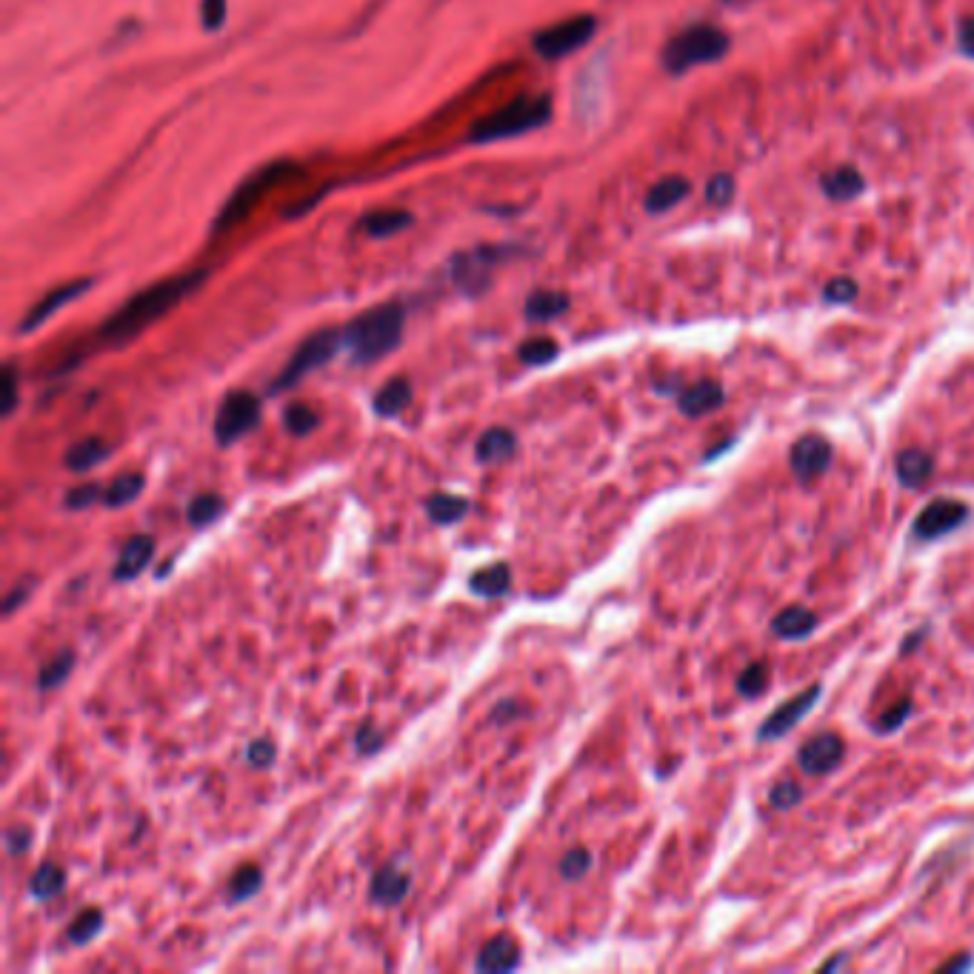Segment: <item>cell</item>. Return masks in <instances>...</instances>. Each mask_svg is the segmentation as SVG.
<instances>
[{
    "instance_id": "cell-1",
    "label": "cell",
    "mask_w": 974,
    "mask_h": 974,
    "mask_svg": "<svg viewBox=\"0 0 974 974\" xmlns=\"http://www.w3.org/2000/svg\"><path fill=\"white\" fill-rule=\"evenodd\" d=\"M200 283H203V272H192V275H178V278L160 280V283L146 286L143 292L126 300L118 312L100 326V338L112 340V343L135 338L146 326H152L155 320L169 315L180 300L198 289Z\"/></svg>"
},
{
    "instance_id": "cell-2",
    "label": "cell",
    "mask_w": 974,
    "mask_h": 974,
    "mask_svg": "<svg viewBox=\"0 0 974 974\" xmlns=\"http://www.w3.org/2000/svg\"><path fill=\"white\" fill-rule=\"evenodd\" d=\"M406 326V309L400 303H383L363 312L343 329V346L355 363H375L398 349Z\"/></svg>"
},
{
    "instance_id": "cell-3",
    "label": "cell",
    "mask_w": 974,
    "mask_h": 974,
    "mask_svg": "<svg viewBox=\"0 0 974 974\" xmlns=\"http://www.w3.org/2000/svg\"><path fill=\"white\" fill-rule=\"evenodd\" d=\"M552 118V98L549 95H535V98H517L509 106L492 112L489 118L475 123L469 140L472 143H495V140L517 138L526 132H535L546 126Z\"/></svg>"
},
{
    "instance_id": "cell-4",
    "label": "cell",
    "mask_w": 974,
    "mask_h": 974,
    "mask_svg": "<svg viewBox=\"0 0 974 974\" xmlns=\"http://www.w3.org/2000/svg\"><path fill=\"white\" fill-rule=\"evenodd\" d=\"M726 49H729V35L723 29H717L712 23H692L666 43L663 66L672 75H683L692 66H703V63L723 58Z\"/></svg>"
},
{
    "instance_id": "cell-5",
    "label": "cell",
    "mask_w": 974,
    "mask_h": 974,
    "mask_svg": "<svg viewBox=\"0 0 974 974\" xmlns=\"http://www.w3.org/2000/svg\"><path fill=\"white\" fill-rule=\"evenodd\" d=\"M343 346V332L340 329H323V332H315L312 338H306L298 346V352L292 355V360L283 366L275 383L269 386L272 395H280L286 389H292L295 383L306 378L309 372H315L320 366H326L329 360L338 355V349Z\"/></svg>"
},
{
    "instance_id": "cell-6",
    "label": "cell",
    "mask_w": 974,
    "mask_h": 974,
    "mask_svg": "<svg viewBox=\"0 0 974 974\" xmlns=\"http://www.w3.org/2000/svg\"><path fill=\"white\" fill-rule=\"evenodd\" d=\"M260 423V400L252 392H229L215 418V438L220 446H232Z\"/></svg>"
},
{
    "instance_id": "cell-7",
    "label": "cell",
    "mask_w": 974,
    "mask_h": 974,
    "mask_svg": "<svg viewBox=\"0 0 974 974\" xmlns=\"http://www.w3.org/2000/svg\"><path fill=\"white\" fill-rule=\"evenodd\" d=\"M597 20L592 15H577V18L560 20L555 26L543 29L535 35V49L540 58H566L577 52L583 43H589L592 35H595Z\"/></svg>"
},
{
    "instance_id": "cell-8",
    "label": "cell",
    "mask_w": 974,
    "mask_h": 974,
    "mask_svg": "<svg viewBox=\"0 0 974 974\" xmlns=\"http://www.w3.org/2000/svg\"><path fill=\"white\" fill-rule=\"evenodd\" d=\"M286 172V166L283 163H272V166H263V169H258L252 178H246L243 183L238 186V192L232 195V198L226 200V206L220 209V215H218V220H215V229H226V226H235L255 203L260 200V195L275 183V180L280 178Z\"/></svg>"
},
{
    "instance_id": "cell-9",
    "label": "cell",
    "mask_w": 974,
    "mask_h": 974,
    "mask_svg": "<svg viewBox=\"0 0 974 974\" xmlns=\"http://www.w3.org/2000/svg\"><path fill=\"white\" fill-rule=\"evenodd\" d=\"M846 755V743L843 737L835 732H820L812 740H806L797 752V763L803 772L809 775H826L835 766H840V760Z\"/></svg>"
},
{
    "instance_id": "cell-10",
    "label": "cell",
    "mask_w": 974,
    "mask_h": 974,
    "mask_svg": "<svg viewBox=\"0 0 974 974\" xmlns=\"http://www.w3.org/2000/svg\"><path fill=\"white\" fill-rule=\"evenodd\" d=\"M969 515V509L960 500H932L920 515L915 517L912 532L920 540H935L940 535H949L952 529H957Z\"/></svg>"
},
{
    "instance_id": "cell-11",
    "label": "cell",
    "mask_w": 974,
    "mask_h": 974,
    "mask_svg": "<svg viewBox=\"0 0 974 974\" xmlns=\"http://www.w3.org/2000/svg\"><path fill=\"white\" fill-rule=\"evenodd\" d=\"M86 289H92V280L89 278H80V280H69V283H63V286H58V289H52L46 298H40L35 306H32V312L26 315V318L20 320V326H18V332L20 335H29V332H35V329H40L43 323L49 318H55V312H60L66 303H72L75 298H80Z\"/></svg>"
},
{
    "instance_id": "cell-12",
    "label": "cell",
    "mask_w": 974,
    "mask_h": 974,
    "mask_svg": "<svg viewBox=\"0 0 974 974\" xmlns=\"http://www.w3.org/2000/svg\"><path fill=\"white\" fill-rule=\"evenodd\" d=\"M792 472H795L797 480H812L820 478L829 463H832V443L820 435H803L792 446Z\"/></svg>"
},
{
    "instance_id": "cell-13",
    "label": "cell",
    "mask_w": 974,
    "mask_h": 974,
    "mask_svg": "<svg viewBox=\"0 0 974 974\" xmlns=\"http://www.w3.org/2000/svg\"><path fill=\"white\" fill-rule=\"evenodd\" d=\"M817 695H820V686H812V689L800 692V695L792 697V700H786L780 709H775V715L766 717V723L760 726L757 737H760V740H777V737L786 735L789 729H795L797 723H800V717L806 715V712L815 706Z\"/></svg>"
},
{
    "instance_id": "cell-14",
    "label": "cell",
    "mask_w": 974,
    "mask_h": 974,
    "mask_svg": "<svg viewBox=\"0 0 974 974\" xmlns=\"http://www.w3.org/2000/svg\"><path fill=\"white\" fill-rule=\"evenodd\" d=\"M152 555H155V540L149 535H135V537H129L126 543H123V549H120V557H118V563H115V572H112V577L118 580V583H129V580H135V577L152 563Z\"/></svg>"
},
{
    "instance_id": "cell-15",
    "label": "cell",
    "mask_w": 974,
    "mask_h": 974,
    "mask_svg": "<svg viewBox=\"0 0 974 974\" xmlns=\"http://www.w3.org/2000/svg\"><path fill=\"white\" fill-rule=\"evenodd\" d=\"M720 403H723V386L715 383V380H700L695 386H686L677 395L680 412L689 415V418H703V415L715 412Z\"/></svg>"
},
{
    "instance_id": "cell-16",
    "label": "cell",
    "mask_w": 974,
    "mask_h": 974,
    "mask_svg": "<svg viewBox=\"0 0 974 974\" xmlns=\"http://www.w3.org/2000/svg\"><path fill=\"white\" fill-rule=\"evenodd\" d=\"M517 963H520V952H517L515 940L509 935H497L480 949L475 969L486 974L512 972V969H517Z\"/></svg>"
},
{
    "instance_id": "cell-17",
    "label": "cell",
    "mask_w": 974,
    "mask_h": 974,
    "mask_svg": "<svg viewBox=\"0 0 974 974\" xmlns=\"http://www.w3.org/2000/svg\"><path fill=\"white\" fill-rule=\"evenodd\" d=\"M412 880L406 872H400L398 866H383L372 877V900L383 903V906H398L403 897L409 895Z\"/></svg>"
},
{
    "instance_id": "cell-18",
    "label": "cell",
    "mask_w": 974,
    "mask_h": 974,
    "mask_svg": "<svg viewBox=\"0 0 974 974\" xmlns=\"http://www.w3.org/2000/svg\"><path fill=\"white\" fill-rule=\"evenodd\" d=\"M517 449V435L512 429H503V426H495L489 432H483L475 446V458L486 466H495V463H503L515 455Z\"/></svg>"
},
{
    "instance_id": "cell-19",
    "label": "cell",
    "mask_w": 974,
    "mask_h": 974,
    "mask_svg": "<svg viewBox=\"0 0 974 974\" xmlns=\"http://www.w3.org/2000/svg\"><path fill=\"white\" fill-rule=\"evenodd\" d=\"M895 469H897V480H900L903 486L917 489V486H923L926 480L932 478L935 460H932V455H926L923 449H906V452L897 455Z\"/></svg>"
},
{
    "instance_id": "cell-20",
    "label": "cell",
    "mask_w": 974,
    "mask_h": 974,
    "mask_svg": "<svg viewBox=\"0 0 974 974\" xmlns=\"http://www.w3.org/2000/svg\"><path fill=\"white\" fill-rule=\"evenodd\" d=\"M689 189H692V183L686 178H680V175H669V178H663V180H657L655 186L649 189V195H646V209L649 212H655V215H660V212H669L672 206H677L680 200L686 198L689 195Z\"/></svg>"
},
{
    "instance_id": "cell-21",
    "label": "cell",
    "mask_w": 974,
    "mask_h": 974,
    "mask_svg": "<svg viewBox=\"0 0 974 974\" xmlns=\"http://www.w3.org/2000/svg\"><path fill=\"white\" fill-rule=\"evenodd\" d=\"M817 629V615L809 612L806 606H789L772 620V632L777 637H789V640H803Z\"/></svg>"
},
{
    "instance_id": "cell-22",
    "label": "cell",
    "mask_w": 974,
    "mask_h": 974,
    "mask_svg": "<svg viewBox=\"0 0 974 974\" xmlns=\"http://www.w3.org/2000/svg\"><path fill=\"white\" fill-rule=\"evenodd\" d=\"M512 586V569L506 563H492L469 577V589L480 597H503Z\"/></svg>"
},
{
    "instance_id": "cell-23",
    "label": "cell",
    "mask_w": 974,
    "mask_h": 974,
    "mask_svg": "<svg viewBox=\"0 0 974 974\" xmlns=\"http://www.w3.org/2000/svg\"><path fill=\"white\" fill-rule=\"evenodd\" d=\"M820 186H823L826 198L852 200L863 192V175L857 169H852V166H837V169L826 172L820 178Z\"/></svg>"
},
{
    "instance_id": "cell-24",
    "label": "cell",
    "mask_w": 974,
    "mask_h": 974,
    "mask_svg": "<svg viewBox=\"0 0 974 974\" xmlns=\"http://www.w3.org/2000/svg\"><path fill=\"white\" fill-rule=\"evenodd\" d=\"M409 400H412V386H409V380L395 378L389 380V383L380 389L378 395H375L372 406H375V412H378L380 418H395V415H400V412L406 409Z\"/></svg>"
},
{
    "instance_id": "cell-25",
    "label": "cell",
    "mask_w": 974,
    "mask_h": 974,
    "mask_svg": "<svg viewBox=\"0 0 974 974\" xmlns=\"http://www.w3.org/2000/svg\"><path fill=\"white\" fill-rule=\"evenodd\" d=\"M143 486H146V478H143L140 472H123V475H118V478L112 480L109 489L103 492V503H106L109 509L129 506V503L138 500L140 492H143Z\"/></svg>"
},
{
    "instance_id": "cell-26",
    "label": "cell",
    "mask_w": 974,
    "mask_h": 974,
    "mask_svg": "<svg viewBox=\"0 0 974 974\" xmlns=\"http://www.w3.org/2000/svg\"><path fill=\"white\" fill-rule=\"evenodd\" d=\"M109 446L103 443V440H98V438H86V440H80V443H75L69 452H66V466L72 469V472H89V469H95L98 463H103V460L109 458Z\"/></svg>"
},
{
    "instance_id": "cell-27",
    "label": "cell",
    "mask_w": 974,
    "mask_h": 974,
    "mask_svg": "<svg viewBox=\"0 0 974 974\" xmlns=\"http://www.w3.org/2000/svg\"><path fill=\"white\" fill-rule=\"evenodd\" d=\"M412 223V215L409 212H400V209H380V212H372L363 218V232L369 238H389V235H398L403 226Z\"/></svg>"
},
{
    "instance_id": "cell-28",
    "label": "cell",
    "mask_w": 974,
    "mask_h": 974,
    "mask_svg": "<svg viewBox=\"0 0 974 974\" xmlns=\"http://www.w3.org/2000/svg\"><path fill=\"white\" fill-rule=\"evenodd\" d=\"M426 512L429 517L440 523V526H449V523H458L460 517L469 512V500L460 495H446V492H438V495L429 497L426 503Z\"/></svg>"
},
{
    "instance_id": "cell-29",
    "label": "cell",
    "mask_w": 974,
    "mask_h": 974,
    "mask_svg": "<svg viewBox=\"0 0 974 974\" xmlns=\"http://www.w3.org/2000/svg\"><path fill=\"white\" fill-rule=\"evenodd\" d=\"M569 309V298L563 292H535L526 300V318L529 320H552Z\"/></svg>"
},
{
    "instance_id": "cell-30",
    "label": "cell",
    "mask_w": 974,
    "mask_h": 974,
    "mask_svg": "<svg viewBox=\"0 0 974 974\" xmlns=\"http://www.w3.org/2000/svg\"><path fill=\"white\" fill-rule=\"evenodd\" d=\"M63 886H66V872L55 863H43L38 872L32 875V883H29L32 895L38 900H52V897L63 892Z\"/></svg>"
},
{
    "instance_id": "cell-31",
    "label": "cell",
    "mask_w": 974,
    "mask_h": 974,
    "mask_svg": "<svg viewBox=\"0 0 974 974\" xmlns=\"http://www.w3.org/2000/svg\"><path fill=\"white\" fill-rule=\"evenodd\" d=\"M260 886H263V872H260L258 866L246 863L229 880V897H232V903H243V900H249L252 895H258Z\"/></svg>"
},
{
    "instance_id": "cell-32",
    "label": "cell",
    "mask_w": 974,
    "mask_h": 974,
    "mask_svg": "<svg viewBox=\"0 0 974 974\" xmlns=\"http://www.w3.org/2000/svg\"><path fill=\"white\" fill-rule=\"evenodd\" d=\"M223 509H226V500L220 495H198L186 506V517L192 526H209L223 515Z\"/></svg>"
},
{
    "instance_id": "cell-33",
    "label": "cell",
    "mask_w": 974,
    "mask_h": 974,
    "mask_svg": "<svg viewBox=\"0 0 974 974\" xmlns=\"http://www.w3.org/2000/svg\"><path fill=\"white\" fill-rule=\"evenodd\" d=\"M318 412L312 409V406H306V403H292L286 412H283V426L292 432V435H298V438H306V435H312L315 432V426H318Z\"/></svg>"
},
{
    "instance_id": "cell-34",
    "label": "cell",
    "mask_w": 974,
    "mask_h": 974,
    "mask_svg": "<svg viewBox=\"0 0 974 974\" xmlns=\"http://www.w3.org/2000/svg\"><path fill=\"white\" fill-rule=\"evenodd\" d=\"M72 669H75V652H60L55 660H49V663L40 669L38 686L40 689H58L60 683L72 675Z\"/></svg>"
},
{
    "instance_id": "cell-35",
    "label": "cell",
    "mask_w": 974,
    "mask_h": 974,
    "mask_svg": "<svg viewBox=\"0 0 974 974\" xmlns=\"http://www.w3.org/2000/svg\"><path fill=\"white\" fill-rule=\"evenodd\" d=\"M100 929H103V912H100V909H86V912H80V915L72 920V926H69V940H72L75 946H83V943H89L92 937H98Z\"/></svg>"
},
{
    "instance_id": "cell-36",
    "label": "cell",
    "mask_w": 974,
    "mask_h": 974,
    "mask_svg": "<svg viewBox=\"0 0 974 974\" xmlns=\"http://www.w3.org/2000/svg\"><path fill=\"white\" fill-rule=\"evenodd\" d=\"M555 358H557L555 340L535 338V340H526V343L520 346V360L529 363V366H543V363H549V360Z\"/></svg>"
},
{
    "instance_id": "cell-37",
    "label": "cell",
    "mask_w": 974,
    "mask_h": 974,
    "mask_svg": "<svg viewBox=\"0 0 974 974\" xmlns=\"http://www.w3.org/2000/svg\"><path fill=\"white\" fill-rule=\"evenodd\" d=\"M769 669L766 663H752L749 669H743V675L737 680V692L743 697H757L766 692V683H769Z\"/></svg>"
},
{
    "instance_id": "cell-38",
    "label": "cell",
    "mask_w": 974,
    "mask_h": 974,
    "mask_svg": "<svg viewBox=\"0 0 974 974\" xmlns=\"http://www.w3.org/2000/svg\"><path fill=\"white\" fill-rule=\"evenodd\" d=\"M589 869H592V855L586 849H572L560 860V875L566 880H580Z\"/></svg>"
},
{
    "instance_id": "cell-39",
    "label": "cell",
    "mask_w": 974,
    "mask_h": 974,
    "mask_svg": "<svg viewBox=\"0 0 974 974\" xmlns=\"http://www.w3.org/2000/svg\"><path fill=\"white\" fill-rule=\"evenodd\" d=\"M103 486H98V483H83V486H75V489H69L66 492V506L69 509H75V512H83V509H89L98 497H103Z\"/></svg>"
},
{
    "instance_id": "cell-40",
    "label": "cell",
    "mask_w": 974,
    "mask_h": 974,
    "mask_svg": "<svg viewBox=\"0 0 974 974\" xmlns=\"http://www.w3.org/2000/svg\"><path fill=\"white\" fill-rule=\"evenodd\" d=\"M275 757H278V752H275V743H272V740H266V737H260V740H252V743H249V749H246V760H249L255 769H266V766H272V763H275Z\"/></svg>"
},
{
    "instance_id": "cell-41",
    "label": "cell",
    "mask_w": 974,
    "mask_h": 974,
    "mask_svg": "<svg viewBox=\"0 0 974 974\" xmlns=\"http://www.w3.org/2000/svg\"><path fill=\"white\" fill-rule=\"evenodd\" d=\"M226 12H229L226 0H200V23H203V29H209V32H215V29L223 26Z\"/></svg>"
},
{
    "instance_id": "cell-42",
    "label": "cell",
    "mask_w": 974,
    "mask_h": 974,
    "mask_svg": "<svg viewBox=\"0 0 974 974\" xmlns=\"http://www.w3.org/2000/svg\"><path fill=\"white\" fill-rule=\"evenodd\" d=\"M732 195H735V180L729 178V175H715V178L709 180V186H706V200L712 206H726L732 200Z\"/></svg>"
},
{
    "instance_id": "cell-43",
    "label": "cell",
    "mask_w": 974,
    "mask_h": 974,
    "mask_svg": "<svg viewBox=\"0 0 974 974\" xmlns=\"http://www.w3.org/2000/svg\"><path fill=\"white\" fill-rule=\"evenodd\" d=\"M909 715H912V700L906 697V700H900V703H897L895 709H889L886 715L877 720V732H883V735L895 732V729H900V726H903V720H906Z\"/></svg>"
},
{
    "instance_id": "cell-44",
    "label": "cell",
    "mask_w": 974,
    "mask_h": 974,
    "mask_svg": "<svg viewBox=\"0 0 974 974\" xmlns=\"http://www.w3.org/2000/svg\"><path fill=\"white\" fill-rule=\"evenodd\" d=\"M823 298L829 303H849L857 298V283L852 278H835L823 289Z\"/></svg>"
},
{
    "instance_id": "cell-45",
    "label": "cell",
    "mask_w": 974,
    "mask_h": 974,
    "mask_svg": "<svg viewBox=\"0 0 974 974\" xmlns=\"http://www.w3.org/2000/svg\"><path fill=\"white\" fill-rule=\"evenodd\" d=\"M18 406V372L12 363H6L3 369V415L9 418Z\"/></svg>"
},
{
    "instance_id": "cell-46",
    "label": "cell",
    "mask_w": 974,
    "mask_h": 974,
    "mask_svg": "<svg viewBox=\"0 0 974 974\" xmlns=\"http://www.w3.org/2000/svg\"><path fill=\"white\" fill-rule=\"evenodd\" d=\"M383 740H386V737H383V732H380V729H375L372 723H363V726L358 729V737H355L360 755H375V752H380Z\"/></svg>"
},
{
    "instance_id": "cell-47",
    "label": "cell",
    "mask_w": 974,
    "mask_h": 974,
    "mask_svg": "<svg viewBox=\"0 0 974 974\" xmlns=\"http://www.w3.org/2000/svg\"><path fill=\"white\" fill-rule=\"evenodd\" d=\"M772 806L775 809H792V806H797L800 803V797H803V792H800V786L797 783H777L775 789H772Z\"/></svg>"
},
{
    "instance_id": "cell-48",
    "label": "cell",
    "mask_w": 974,
    "mask_h": 974,
    "mask_svg": "<svg viewBox=\"0 0 974 974\" xmlns=\"http://www.w3.org/2000/svg\"><path fill=\"white\" fill-rule=\"evenodd\" d=\"M32 846V832L29 829H9L6 832V849H9V855L12 857H18V855H23L26 849Z\"/></svg>"
},
{
    "instance_id": "cell-49",
    "label": "cell",
    "mask_w": 974,
    "mask_h": 974,
    "mask_svg": "<svg viewBox=\"0 0 974 974\" xmlns=\"http://www.w3.org/2000/svg\"><path fill=\"white\" fill-rule=\"evenodd\" d=\"M29 595H32V583H18V586L6 595V600H3V612H6V615L18 612L20 603H23Z\"/></svg>"
},
{
    "instance_id": "cell-50",
    "label": "cell",
    "mask_w": 974,
    "mask_h": 974,
    "mask_svg": "<svg viewBox=\"0 0 974 974\" xmlns=\"http://www.w3.org/2000/svg\"><path fill=\"white\" fill-rule=\"evenodd\" d=\"M957 43H960L963 55L974 58V18L963 20V26H960V35H957Z\"/></svg>"
},
{
    "instance_id": "cell-51",
    "label": "cell",
    "mask_w": 974,
    "mask_h": 974,
    "mask_svg": "<svg viewBox=\"0 0 974 974\" xmlns=\"http://www.w3.org/2000/svg\"><path fill=\"white\" fill-rule=\"evenodd\" d=\"M515 715H520V709H517V706H515V703H512V700H503V703L497 706L495 712H492V720H495V723H497V720L503 717V723H506L509 717H515Z\"/></svg>"
},
{
    "instance_id": "cell-52",
    "label": "cell",
    "mask_w": 974,
    "mask_h": 974,
    "mask_svg": "<svg viewBox=\"0 0 974 974\" xmlns=\"http://www.w3.org/2000/svg\"><path fill=\"white\" fill-rule=\"evenodd\" d=\"M960 966H969V957H963V960H952V963H946L943 969H960Z\"/></svg>"
},
{
    "instance_id": "cell-53",
    "label": "cell",
    "mask_w": 974,
    "mask_h": 974,
    "mask_svg": "<svg viewBox=\"0 0 974 974\" xmlns=\"http://www.w3.org/2000/svg\"><path fill=\"white\" fill-rule=\"evenodd\" d=\"M726 3H737V0H726Z\"/></svg>"
}]
</instances>
